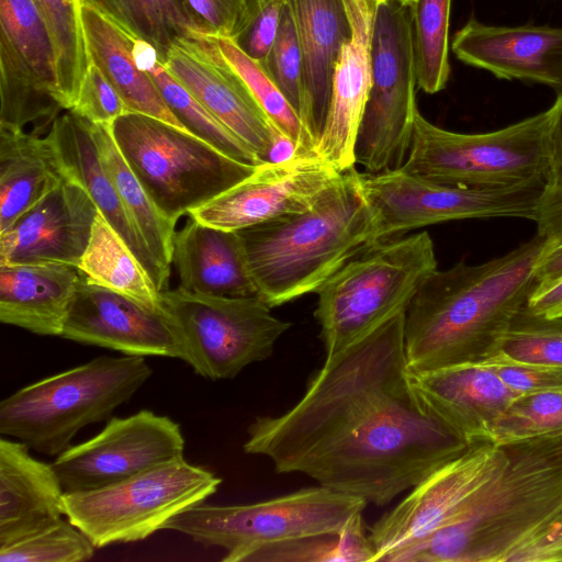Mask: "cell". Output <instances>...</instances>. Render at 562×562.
Instances as JSON below:
<instances>
[{
  "instance_id": "cell-20",
  "label": "cell",
  "mask_w": 562,
  "mask_h": 562,
  "mask_svg": "<svg viewBox=\"0 0 562 562\" xmlns=\"http://www.w3.org/2000/svg\"><path fill=\"white\" fill-rule=\"evenodd\" d=\"M60 337L125 356L178 358L176 337L160 308L91 283L81 273Z\"/></svg>"
},
{
  "instance_id": "cell-33",
  "label": "cell",
  "mask_w": 562,
  "mask_h": 562,
  "mask_svg": "<svg viewBox=\"0 0 562 562\" xmlns=\"http://www.w3.org/2000/svg\"><path fill=\"white\" fill-rule=\"evenodd\" d=\"M134 54L139 67L149 75L172 114L188 132L240 162L262 164L236 134L167 70L151 44L135 36Z\"/></svg>"
},
{
  "instance_id": "cell-36",
  "label": "cell",
  "mask_w": 562,
  "mask_h": 562,
  "mask_svg": "<svg viewBox=\"0 0 562 562\" xmlns=\"http://www.w3.org/2000/svg\"><path fill=\"white\" fill-rule=\"evenodd\" d=\"M52 36L57 59L59 95L70 110L90 65L81 20V0H32Z\"/></svg>"
},
{
  "instance_id": "cell-45",
  "label": "cell",
  "mask_w": 562,
  "mask_h": 562,
  "mask_svg": "<svg viewBox=\"0 0 562 562\" xmlns=\"http://www.w3.org/2000/svg\"><path fill=\"white\" fill-rule=\"evenodd\" d=\"M94 124H112L128 109L103 72L90 63L77 100L69 110Z\"/></svg>"
},
{
  "instance_id": "cell-49",
  "label": "cell",
  "mask_w": 562,
  "mask_h": 562,
  "mask_svg": "<svg viewBox=\"0 0 562 562\" xmlns=\"http://www.w3.org/2000/svg\"><path fill=\"white\" fill-rule=\"evenodd\" d=\"M535 222L537 234L552 241L562 240V186L544 189Z\"/></svg>"
},
{
  "instance_id": "cell-51",
  "label": "cell",
  "mask_w": 562,
  "mask_h": 562,
  "mask_svg": "<svg viewBox=\"0 0 562 562\" xmlns=\"http://www.w3.org/2000/svg\"><path fill=\"white\" fill-rule=\"evenodd\" d=\"M526 307L539 316L562 318V279L543 289L536 290Z\"/></svg>"
},
{
  "instance_id": "cell-3",
  "label": "cell",
  "mask_w": 562,
  "mask_h": 562,
  "mask_svg": "<svg viewBox=\"0 0 562 562\" xmlns=\"http://www.w3.org/2000/svg\"><path fill=\"white\" fill-rule=\"evenodd\" d=\"M506 461L471 503L385 562H506L562 512V432L502 445Z\"/></svg>"
},
{
  "instance_id": "cell-47",
  "label": "cell",
  "mask_w": 562,
  "mask_h": 562,
  "mask_svg": "<svg viewBox=\"0 0 562 562\" xmlns=\"http://www.w3.org/2000/svg\"><path fill=\"white\" fill-rule=\"evenodd\" d=\"M516 395L562 391V366L484 361Z\"/></svg>"
},
{
  "instance_id": "cell-22",
  "label": "cell",
  "mask_w": 562,
  "mask_h": 562,
  "mask_svg": "<svg viewBox=\"0 0 562 562\" xmlns=\"http://www.w3.org/2000/svg\"><path fill=\"white\" fill-rule=\"evenodd\" d=\"M452 50L497 78L538 82L562 93V27L498 26L472 19L454 34Z\"/></svg>"
},
{
  "instance_id": "cell-28",
  "label": "cell",
  "mask_w": 562,
  "mask_h": 562,
  "mask_svg": "<svg viewBox=\"0 0 562 562\" xmlns=\"http://www.w3.org/2000/svg\"><path fill=\"white\" fill-rule=\"evenodd\" d=\"M172 263L179 288L188 292L222 297L259 296L236 232L189 216L176 234Z\"/></svg>"
},
{
  "instance_id": "cell-50",
  "label": "cell",
  "mask_w": 562,
  "mask_h": 562,
  "mask_svg": "<svg viewBox=\"0 0 562 562\" xmlns=\"http://www.w3.org/2000/svg\"><path fill=\"white\" fill-rule=\"evenodd\" d=\"M555 114L549 140V176L546 188L562 186V93L554 102Z\"/></svg>"
},
{
  "instance_id": "cell-15",
  "label": "cell",
  "mask_w": 562,
  "mask_h": 562,
  "mask_svg": "<svg viewBox=\"0 0 562 562\" xmlns=\"http://www.w3.org/2000/svg\"><path fill=\"white\" fill-rule=\"evenodd\" d=\"M505 461L503 446L480 439L435 469L368 528L376 552L375 562H385L392 553L419 542L449 522Z\"/></svg>"
},
{
  "instance_id": "cell-38",
  "label": "cell",
  "mask_w": 562,
  "mask_h": 562,
  "mask_svg": "<svg viewBox=\"0 0 562 562\" xmlns=\"http://www.w3.org/2000/svg\"><path fill=\"white\" fill-rule=\"evenodd\" d=\"M411 7L417 88L434 94L446 87L450 76L451 0H415Z\"/></svg>"
},
{
  "instance_id": "cell-27",
  "label": "cell",
  "mask_w": 562,
  "mask_h": 562,
  "mask_svg": "<svg viewBox=\"0 0 562 562\" xmlns=\"http://www.w3.org/2000/svg\"><path fill=\"white\" fill-rule=\"evenodd\" d=\"M65 494L53 464L20 440L0 439V547L65 516Z\"/></svg>"
},
{
  "instance_id": "cell-32",
  "label": "cell",
  "mask_w": 562,
  "mask_h": 562,
  "mask_svg": "<svg viewBox=\"0 0 562 562\" xmlns=\"http://www.w3.org/2000/svg\"><path fill=\"white\" fill-rule=\"evenodd\" d=\"M90 127L99 155L130 218L157 262L170 273L177 223L162 214L128 167L116 146L110 125L90 122Z\"/></svg>"
},
{
  "instance_id": "cell-17",
  "label": "cell",
  "mask_w": 562,
  "mask_h": 562,
  "mask_svg": "<svg viewBox=\"0 0 562 562\" xmlns=\"http://www.w3.org/2000/svg\"><path fill=\"white\" fill-rule=\"evenodd\" d=\"M64 110L56 50L32 0H0V128L24 130Z\"/></svg>"
},
{
  "instance_id": "cell-4",
  "label": "cell",
  "mask_w": 562,
  "mask_h": 562,
  "mask_svg": "<svg viewBox=\"0 0 562 562\" xmlns=\"http://www.w3.org/2000/svg\"><path fill=\"white\" fill-rule=\"evenodd\" d=\"M259 296L272 308L319 288L378 243L360 173L346 170L304 211L236 232Z\"/></svg>"
},
{
  "instance_id": "cell-24",
  "label": "cell",
  "mask_w": 562,
  "mask_h": 562,
  "mask_svg": "<svg viewBox=\"0 0 562 562\" xmlns=\"http://www.w3.org/2000/svg\"><path fill=\"white\" fill-rule=\"evenodd\" d=\"M423 402L468 443L488 432L516 394L483 362L412 373Z\"/></svg>"
},
{
  "instance_id": "cell-31",
  "label": "cell",
  "mask_w": 562,
  "mask_h": 562,
  "mask_svg": "<svg viewBox=\"0 0 562 562\" xmlns=\"http://www.w3.org/2000/svg\"><path fill=\"white\" fill-rule=\"evenodd\" d=\"M66 178L47 135L0 128V234Z\"/></svg>"
},
{
  "instance_id": "cell-5",
  "label": "cell",
  "mask_w": 562,
  "mask_h": 562,
  "mask_svg": "<svg viewBox=\"0 0 562 562\" xmlns=\"http://www.w3.org/2000/svg\"><path fill=\"white\" fill-rule=\"evenodd\" d=\"M470 443L419 397L413 383L297 473L319 485L385 506Z\"/></svg>"
},
{
  "instance_id": "cell-29",
  "label": "cell",
  "mask_w": 562,
  "mask_h": 562,
  "mask_svg": "<svg viewBox=\"0 0 562 562\" xmlns=\"http://www.w3.org/2000/svg\"><path fill=\"white\" fill-rule=\"evenodd\" d=\"M79 278L64 263L0 265L1 323L60 337Z\"/></svg>"
},
{
  "instance_id": "cell-39",
  "label": "cell",
  "mask_w": 562,
  "mask_h": 562,
  "mask_svg": "<svg viewBox=\"0 0 562 562\" xmlns=\"http://www.w3.org/2000/svg\"><path fill=\"white\" fill-rule=\"evenodd\" d=\"M215 38L226 60L245 81L274 127L289 142L294 155L315 153L316 144L301 117L261 64L247 56L232 40Z\"/></svg>"
},
{
  "instance_id": "cell-42",
  "label": "cell",
  "mask_w": 562,
  "mask_h": 562,
  "mask_svg": "<svg viewBox=\"0 0 562 562\" xmlns=\"http://www.w3.org/2000/svg\"><path fill=\"white\" fill-rule=\"evenodd\" d=\"M97 548L68 519L0 547V562H85Z\"/></svg>"
},
{
  "instance_id": "cell-11",
  "label": "cell",
  "mask_w": 562,
  "mask_h": 562,
  "mask_svg": "<svg viewBox=\"0 0 562 562\" xmlns=\"http://www.w3.org/2000/svg\"><path fill=\"white\" fill-rule=\"evenodd\" d=\"M221 482L181 457L100 488L65 494V516L97 549L135 542L203 504Z\"/></svg>"
},
{
  "instance_id": "cell-23",
  "label": "cell",
  "mask_w": 562,
  "mask_h": 562,
  "mask_svg": "<svg viewBox=\"0 0 562 562\" xmlns=\"http://www.w3.org/2000/svg\"><path fill=\"white\" fill-rule=\"evenodd\" d=\"M352 34L341 48L326 123L315 153L344 172L356 165L355 145L371 87V40L376 0H345Z\"/></svg>"
},
{
  "instance_id": "cell-9",
  "label": "cell",
  "mask_w": 562,
  "mask_h": 562,
  "mask_svg": "<svg viewBox=\"0 0 562 562\" xmlns=\"http://www.w3.org/2000/svg\"><path fill=\"white\" fill-rule=\"evenodd\" d=\"M122 156L158 209L173 222L254 172L190 132L142 113L110 124Z\"/></svg>"
},
{
  "instance_id": "cell-25",
  "label": "cell",
  "mask_w": 562,
  "mask_h": 562,
  "mask_svg": "<svg viewBox=\"0 0 562 562\" xmlns=\"http://www.w3.org/2000/svg\"><path fill=\"white\" fill-rule=\"evenodd\" d=\"M49 137L66 175L80 183L101 215L121 236L157 290L166 289L170 273L157 262L130 218L99 155L90 122L67 110L53 121Z\"/></svg>"
},
{
  "instance_id": "cell-18",
  "label": "cell",
  "mask_w": 562,
  "mask_h": 562,
  "mask_svg": "<svg viewBox=\"0 0 562 562\" xmlns=\"http://www.w3.org/2000/svg\"><path fill=\"white\" fill-rule=\"evenodd\" d=\"M167 70L236 134L261 162L294 155L251 91L222 54L216 38L200 33L178 40L162 61Z\"/></svg>"
},
{
  "instance_id": "cell-13",
  "label": "cell",
  "mask_w": 562,
  "mask_h": 562,
  "mask_svg": "<svg viewBox=\"0 0 562 562\" xmlns=\"http://www.w3.org/2000/svg\"><path fill=\"white\" fill-rule=\"evenodd\" d=\"M371 70L355 158L367 172L378 173L403 166L418 112L411 4L376 0Z\"/></svg>"
},
{
  "instance_id": "cell-40",
  "label": "cell",
  "mask_w": 562,
  "mask_h": 562,
  "mask_svg": "<svg viewBox=\"0 0 562 562\" xmlns=\"http://www.w3.org/2000/svg\"><path fill=\"white\" fill-rule=\"evenodd\" d=\"M486 361L562 366V318H547L526 306Z\"/></svg>"
},
{
  "instance_id": "cell-43",
  "label": "cell",
  "mask_w": 562,
  "mask_h": 562,
  "mask_svg": "<svg viewBox=\"0 0 562 562\" xmlns=\"http://www.w3.org/2000/svg\"><path fill=\"white\" fill-rule=\"evenodd\" d=\"M260 64L302 120V53L295 23L286 1L276 40Z\"/></svg>"
},
{
  "instance_id": "cell-44",
  "label": "cell",
  "mask_w": 562,
  "mask_h": 562,
  "mask_svg": "<svg viewBox=\"0 0 562 562\" xmlns=\"http://www.w3.org/2000/svg\"><path fill=\"white\" fill-rule=\"evenodd\" d=\"M285 0H248L245 16L229 40L247 56L262 63L276 40Z\"/></svg>"
},
{
  "instance_id": "cell-41",
  "label": "cell",
  "mask_w": 562,
  "mask_h": 562,
  "mask_svg": "<svg viewBox=\"0 0 562 562\" xmlns=\"http://www.w3.org/2000/svg\"><path fill=\"white\" fill-rule=\"evenodd\" d=\"M562 432V391L516 395L492 425L497 446Z\"/></svg>"
},
{
  "instance_id": "cell-10",
  "label": "cell",
  "mask_w": 562,
  "mask_h": 562,
  "mask_svg": "<svg viewBox=\"0 0 562 562\" xmlns=\"http://www.w3.org/2000/svg\"><path fill=\"white\" fill-rule=\"evenodd\" d=\"M367 502L318 484L251 504H200L169 520L204 547L226 550L224 562H244L252 551L296 538L335 532L362 513Z\"/></svg>"
},
{
  "instance_id": "cell-34",
  "label": "cell",
  "mask_w": 562,
  "mask_h": 562,
  "mask_svg": "<svg viewBox=\"0 0 562 562\" xmlns=\"http://www.w3.org/2000/svg\"><path fill=\"white\" fill-rule=\"evenodd\" d=\"M77 268L91 283L125 294L148 307L159 308V291L153 280L100 212Z\"/></svg>"
},
{
  "instance_id": "cell-52",
  "label": "cell",
  "mask_w": 562,
  "mask_h": 562,
  "mask_svg": "<svg viewBox=\"0 0 562 562\" xmlns=\"http://www.w3.org/2000/svg\"><path fill=\"white\" fill-rule=\"evenodd\" d=\"M536 277L538 282L536 290L562 279V240L549 241L537 262Z\"/></svg>"
},
{
  "instance_id": "cell-26",
  "label": "cell",
  "mask_w": 562,
  "mask_h": 562,
  "mask_svg": "<svg viewBox=\"0 0 562 562\" xmlns=\"http://www.w3.org/2000/svg\"><path fill=\"white\" fill-rule=\"evenodd\" d=\"M302 53V121L317 145L331 98L333 76L341 48L352 34L345 0H285Z\"/></svg>"
},
{
  "instance_id": "cell-46",
  "label": "cell",
  "mask_w": 562,
  "mask_h": 562,
  "mask_svg": "<svg viewBox=\"0 0 562 562\" xmlns=\"http://www.w3.org/2000/svg\"><path fill=\"white\" fill-rule=\"evenodd\" d=\"M198 33L232 38L245 16L248 0H184Z\"/></svg>"
},
{
  "instance_id": "cell-1",
  "label": "cell",
  "mask_w": 562,
  "mask_h": 562,
  "mask_svg": "<svg viewBox=\"0 0 562 562\" xmlns=\"http://www.w3.org/2000/svg\"><path fill=\"white\" fill-rule=\"evenodd\" d=\"M549 241L537 234L483 263L431 272L405 312L411 372L490 359L537 289L536 266Z\"/></svg>"
},
{
  "instance_id": "cell-37",
  "label": "cell",
  "mask_w": 562,
  "mask_h": 562,
  "mask_svg": "<svg viewBox=\"0 0 562 562\" xmlns=\"http://www.w3.org/2000/svg\"><path fill=\"white\" fill-rule=\"evenodd\" d=\"M375 555L359 513L339 531L266 546L249 553L244 562H375Z\"/></svg>"
},
{
  "instance_id": "cell-35",
  "label": "cell",
  "mask_w": 562,
  "mask_h": 562,
  "mask_svg": "<svg viewBox=\"0 0 562 562\" xmlns=\"http://www.w3.org/2000/svg\"><path fill=\"white\" fill-rule=\"evenodd\" d=\"M133 35L151 44L165 60L180 38L198 33L184 0H85Z\"/></svg>"
},
{
  "instance_id": "cell-14",
  "label": "cell",
  "mask_w": 562,
  "mask_h": 562,
  "mask_svg": "<svg viewBox=\"0 0 562 562\" xmlns=\"http://www.w3.org/2000/svg\"><path fill=\"white\" fill-rule=\"evenodd\" d=\"M374 215L376 241L454 220L521 217L536 221L544 183L499 188L448 186L403 170L360 173Z\"/></svg>"
},
{
  "instance_id": "cell-12",
  "label": "cell",
  "mask_w": 562,
  "mask_h": 562,
  "mask_svg": "<svg viewBox=\"0 0 562 562\" xmlns=\"http://www.w3.org/2000/svg\"><path fill=\"white\" fill-rule=\"evenodd\" d=\"M159 308L176 337L178 359L212 381L234 379L270 358L291 327L260 296H209L178 286L159 292Z\"/></svg>"
},
{
  "instance_id": "cell-7",
  "label": "cell",
  "mask_w": 562,
  "mask_h": 562,
  "mask_svg": "<svg viewBox=\"0 0 562 562\" xmlns=\"http://www.w3.org/2000/svg\"><path fill=\"white\" fill-rule=\"evenodd\" d=\"M437 268L427 232L378 241L350 259L316 292L314 316L329 360L381 324L406 312Z\"/></svg>"
},
{
  "instance_id": "cell-8",
  "label": "cell",
  "mask_w": 562,
  "mask_h": 562,
  "mask_svg": "<svg viewBox=\"0 0 562 562\" xmlns=\"http://www.w3.org/2000/svg\"><path fill=\"white\" fill-rule=\"evenodd\" d=\"M555 104L536 115L486 133H456L416 114L401 170L431 182L499 188L548 183L549 140Z\"/></svg>"
},
{
  "instance_id": "cell-19",
  "label": "cell",
  "mask_w": 562,
  "mask_h": 562,
  "mask_svg": "<svg viewBox=\"0 0 562 562\" xmlns=\"http://www.w3.org/2000/svg\"><path fill=\"white\" fill-rule=\"evenodd\" d=\"M340 173L316 153L262 162L188 215L209 226L237 232L306 210Z\"/></svg>"
},
{
  "instance_id": "cell-16",
  "label": "cell",
  "mask_w": 562,
  "mask_h": 562,
  "mask_svg": "<svg viewBox=\"0 0 562 562\" xmlns=\"http://www.w3.org/2000/svg\"><path fill=\"white\" fill-rule=\"evenodd\" d=\"M180 425L140 409L110 417L90 439L69 446L52 463L66 494L100 488L183 457Z\"/></svg>"
},
{
  "instance_id": "cell-30",
  "label": "cell",
  "mask_w": 562,
  "mask_h": 562,
  "mask_svg": "<svg viewBox=\"0 0 562 562\" xmlns=\"http://www.w3.org/2000/svg\"><path fill=\"white\" fill-rule=\"evenodd\" d=\"M81 20L90 63L116 89L128 111L154 116L186 130L149 75L139 67L134 54L135 35L85 0H81Z\"/></svg>"
},
{
  "instance_id": "cell-2",
  "label": "cell",
  "mask_w": 562,
  "mask_h": 562,
  "mask_svg": "<svg viewBox=\"0 0 562 562\" xmlns=\"http://www.w3.org/2000/svg\"><path fill=\"white\" fill-rule=\"evenodd\" d=\"M404 328L402 312L324 360L293 407L255 418L247 428L245 453L268 458L278 473H297L306 460L348 435L412 383Z\"/></svg>"
},
{
  "instance_id": "cell-53",
  "label": "cell",
  "mask_w": 562,
  "mask_h": 562,
  "mask_svg": "<svg viewBox=\"0 0 562 562\" xmlns=\"http://www.w3.org/2000/svg\"><path fill=\"white\" fill-rule=\"evenodd\" d=\"M403 3H406V4H413L415 2V0H398Z\"/></svg>"
},
{
  "instance_id": "cell-48",
  "label": "cell",
  "mask_w": 562,
  "mask_h": 562,
  "mask_svg": "<svg viewBox=\"0 0 562 562\" xmlns=\"http://www.w3.org/2000/svg\"><path fill=\"white\" fill-rule=\"evenodd\" d=\"M506 562H562V512L515 549Z\"/></svg>"
},
{
  "instance_id": "cell-21",
  "label": "cell",
  "mask_w": 562,
  "mask_h": 562,
  "mask_svg": "<svg viewBox=\"0 0 562 562\" xmlns=\"http://www.w3.org/2000/svg\"><path fill=\"white\" fill-rule=\"evenodd\" d=\"M99 210L66 178L0 234V265L55 262L78 267Z\"/></svg>"
},
{
  "instance_id": "cell-6",
  "label": "cell",
  "mask_w": 562,
  "mask_h": 562,
  "mask_svg": "<svg viewBox=\"0 0 562 562\" xmlns=\"http://www.w3.org/2000/svg\"><path fill=\"white\" fill-rule=\"evenodd\" d=\"M145 357L101 356L25 385L0 402V434L58 456L86 426L103 422L150 378Z\"/></svg>"
}]
</instances>
